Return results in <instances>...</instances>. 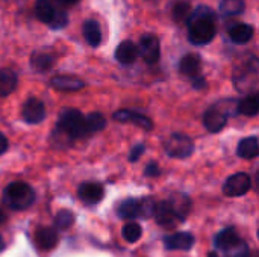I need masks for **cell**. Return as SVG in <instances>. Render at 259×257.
<instances>
[{"mask_svg":"<svg viewBox=\"0 0 259 257\" xmlns=\"http://www.w3.org/2000/svg\"><path fill=\"white\" fill-rule=\"evenodd\" d=\"M238 156L243 159H255L259 153V142L256 136H249L244 138L240 144H238V150H237Z\"/></svg>","mask_w":259,"mask_h":257,"instance_id":"603a6c76","label":"cell"},{"mask_svg":"<svg viewBox=\"0 0 259 257\" xmlns=\"http://www.w3.org/2000/svg\"><path fill=\"white\" fill-rule=\"evenodd\" d=\"M103 195H105L103 186L96 182H83L77 188V197L85 204H97L99 201H102Z\"/></svg>","mask_w":259,"mask_h":257,"instance_id":"9c48e42d","label":"cell"},{"mask_svg":"<svg viewBox=\"0 0 259 257\" xmlns=\"http://www.w3.org/2000/svg\"><path fill=\"white\" fill-rule=\"evenodd\" d=\"M226 121H228V115L219 108L217 103L214 106H211L205 112V117H203V124H205L206 130L211 133L220 132L226 126Z\"/></svg>","mask_w":259,"mask_h":257,"instance_id":"30bf717a","label":"cell"},{"mask_svg":"<svg viewBox=\"0 0 259 257\" xmlns=\"http://www.w3.org/2000/svg\"><path fill=\"white\" fill-rule=\"evenodd\" d=\"M153 208H155L153 200H150V198L140 200V217L149 218L150 215H153Z\"/></svg>","mask_w":259,"mask_h":257,"instance_id":"e575fe53","label":"cell"},{"mask_svg":"<svg viewBox=\"0 0 259 257\" xmlns=\"http://www.w3.org/2000/svg\"><path fill=\"white\" fill-rule=\"evenodd\" d=\"M259 111V97L256 92L247 94L246 98L238 101V114L247 115V117H255Z\"/></svg>","mask_w":259,"mask_h":257,"instance_id":"d4e9b609","label":"cell"},{"mask_svg":"<svg viewBox=\"0 0 259 257\" xmlns=\"http://www.w3.org/2000/svg\"><path fill=\"white\" fill-rule=\"evenodd\" d=\"M253 62L243 70H238L237 74H234V85L240 92H256V85H258V64L256 59H252Z\"/></svg>","mask_w":259,"mask_h":257,"instance_id":"5b68a950","label":"cell"},{"mask_svg":"<svg viewBox=\"0 0 259 257\" xmlns=\"http://www.w3.org/2000/svg\"><path fill=\"white\" fill-rule=\"evenodd\" d=\"M137 58H138V48L137 44L132 41H123L115 50V59L123 65H129L135 62Z\"/></svg>","mask_w":259,"mask_h":257,"instance_id":"9a60e30c","label":"cell"},{"mask_svg":"<svg viewBox=\"0 0 259 257\" xmlns=\"http://www.w3.org/2000/svg\"><path fill=\"white\" fill-rule=\"evenodd\" d=\"M153 217L156 220V223L162 227H175L176 223H178V218L170 206L168 201H159V203H155V208H153Z\"/></svg>","mask_w":259,"mask_h":257,"instance_id":"8fae6325","label":"cell"},{"mask_svg":"<svg viewBox=\"0 0 259 257\" xmlns=\"http://www.w3.org/2000/svg\"><path fill=\"white\" fill-rule=\"evenodd\" d=\"M244 0H222L220 2V12L228 17H235L244 12Z\"/></svg>","mask_w":259,"mask_h":257,"instance_id":"f1b7e54d","label":"cell"},{"mask_svg":"<svg viewBox=\"0 0 259 257\" xmlns=\"http://www.w3.org/2000/svg\"><path fill=\"white\" fill-rule=\"evenodd\" d=\"M144 145L143 144H138V145H135L134 148H132V151H131V155H129V161L131 162H135V161H138L141 156H143V153H144Z\"/></svg>","mask_w":259,"mask_h":257,"instance_id":"74e56055","label":"cell"},{"mask_svg":"<svg viewBox=\"0 0 259 257\" xmlns=\"http://www.w3.org/2000/svg\"><path fill=\"white\" fill-rule=\"evenodd\" d=\"M194 80H193V86H194V89H202V88H205L206 86V80L199 74V76H196V77H193Z\"/></svg>","mask_w":259,"mask_h":257,"instance_id":"f35d334b","label":"cell"},{"mask_svg":"<svg viewBox=\"0 0 259 257\" xmlns=\"http://www.w3.org/2000/svg\"><path fill=\"white\" fill-rule=\"evenodd\" d=\"M5 250V242H3V239H2V236H0V253Z\"/></svg>","mask_w":259,"mask_h":257,"instance_id":"7bdbcfd3","label":"cell"},{"mask_svg":"<svg viewBox=\"0 0 259 257\" xmlns=\"http://www.w3.org/2000/svg\"><path fill=\"white\" fill-rule=\"evenodd\" d=\"M208 257H220V256H219L217 253H214V251H212V253H209V254H208Z\"/></svg>","mask_w":259,"mask_h":257,"instance_id":"ee69618b","label":"cell"},{"mask_svg":"<svg viewBox=\"0 0 259 257\" xmlns=\"http://www.w3.org/2000/svg\"><path fill=\"white\" fill-rule=\"evenodd\" d=\"M52 141H53V144L55 145H58V147H68V145H71V142L74 141L70 135H67L64 130H61L59 127H56L53 132H52Z\"/></svg>","mask_w":259,"mask_h":257,"instance_id":"836d02e7","label":"cell"},{"mask_svg":"<svg viewBox=\"0 0 259 257\" xmlns=\"http://www.w3.org/2000/svg\"><path fill=\"white\" fill-rule=\"evenodd\" d=\"M118 217L123 220H134L140 217V200L129 198L118 206Z\"/></svg>","mask_w":259,"mask_h":257,"instance_id":"484cf974","label":"cell"},{"mask_svg":"<svg viewBox=\"0 0 259 257\" xmlns=\"http://www.w3.org/2000/svg\"><path fill=\"white\" fill-rule=\"evenodd\" d=\"M114 120L118 121V123H134L140 127H143L144 130H152L153 129V124L150 121V118L141 115V114H137L134 111H127V109H121L118 112L114 114Z\"/></svg>","mask_w":259,"mask_h":257,"instance_id":"4fadbf2b","label":"cell"},{"mask_svg":"<svg viewBox=\"0 0 259 257\" xmlns=\"http://www.w3.org/2000/svg\"><path fill=\"white\" fill-rule=\"evenodd\" d=\"M74 215L70 211H59L55 217V227L59 230H67L73 226Z\"/></svg>","mask_w":259,"mask_h":257,"instance_id":"1f68e13d","label":"cell"},{"mask_svg":"<svg viewBox=\"0 0 259 257\" xmlns=\"http://www.w3.org/2000/svg\"><path fill=\"white\" fill-rule=\"evenodd\" d=\"M164 148L170 158L175 159H185L193 155L194 151V142L190 136L184 133H173L170 138L164 142Z\"/></svg>","mask_w":259,"mask_h":257,"instance_id":"277c9868","label":"cell"},{"mask_svg":"<svg viewBox=\"0 0 259 257\" xmlns=\"http://www.w3.org/2000/svg\"><path fill=\"white\" fill-rule=\"evenodd\" d=\"M153 2H155V0H153Z\"/></svg>","mask_w":259,"mask_h":257,"instance_id":"f6af8a7d","label":"cell"},{"mask_svg":"<svg viewBox=\"0 0 259 257\" xmlns=\"http://www.w3.org/2000/svg\"><path fill=\"white\" fill-rule=\"evenodd\" d=\"M61 130H64L67 135H70L73 139L76 138H82L87 135V129H85V117L80 111L74 109V108H67L59 114V120H58V126Z\"/></svg>","mask_w":259,"mask_h":257,"instance_id":"3957f363","label":"cell"},{"mask_svg":"<svg viewBox=\"0 0 259 257\" xmlns=\"http://www.w3.org/2000/svg\"><path fill=\"white\" fill-rule=\"evenodd\" d=\"M191 14V5L187 0H178L171 6V17L176 23H187Z\"/></svg>","mask_w":259,"mask_h":257,"instance_id":"4316f807","label":"cell"},{"mask_svg":"<svg viewBox=\"0 0 259 257\" xmlns=\"http://www.w3.org/2000/svg\"><path fill=\"white\" fill-rule=\"evenodd\" d=\"M67 23H68L67 14H65L64 11H56V15H55V18H53L50 27H52V29H61V27L67 26Z\"/></svg>","mask_w":259,"mask_h":257,"instance_id":"d590c367","label":"cell"},{"mask_svg":"<svg viewBox=\"0 0 259 257\" xmlns=\"http://www.w3.org/2000/svg\"><path fill=\"white\" fill-rule=\"evenodd\" d=\"M82 32H83V38L85 41L91 45V47H97L102 41V32H100V26L97 21L94 20H87L83 23V27H82Z\"/></svg>","mask_w":259,"mask_h":257,"instance_id":"44dd1931","label":"cell"},{"mask_svg":"<svg viewBox=\"0 0 259 257\" xmlns=\"http://www.w3.org/2000/svg\"><path fill=\"white\" fill-rule=\"evenodd\" d=\"M50 83L53 88L61 91H77L83 88V82L74 76H55Z\"/></svg>","mask_w":259,"mask_h":257,"instance_id":"d6986e66","label":"cell"},{"mask_svg":"<svg viewBox=\"0 0 259 257\" xmlns=\"http://www.w3.org/2000/svg\"><path fill=\"white\" fill-rule=\"evenodd\" d=\"M226 257H249V245L243 241L238 239L232 247L225 250Z\"/></svg>","mask_w":259,"mask_h":257,"instance_id":"d6a6232c","label":"cell"},{"mask_svg":"<svg viewBox=\"0 0 259 257\" xmlns=\"http://www.w3.org/2000/svg\"><path fill=\"white\" fill-rule=\"evenodd\" d=\"M30 64H32V67H33L36 71H47V70L53 65V58H52L49 53L35 52V53L32 55Z\"/></svg>","mask_w":259,"mask_h":257,"instance_id":"f546056e","label":"cell"},{"mask_svg":"<svg viewBox=\"0 0 259 257\" xmlns=\"http://www.w3.org/2000/svg\"><path fill=\"white\" fill-rule=\"evenodd\" d=\"M178 221H185V218L188 217L190 211H191V200L188 195L185 194H173L171 198L168 200Z\"/></svg>","mask_w":259,"mask_h":257,"instance_id":"5bb4252c","label":"cell"},{"mask_svg":"<svg viewBox=\"0 0 259 257\" xmlns=\"http://www.w3.org/2000/svg\"><path fill=\"white\" fill-rule=\"evenodd\" d=\"M23 120L29 124H38L44 120L46 117V108L44 103L35 97H30L26 100V103L23 105V111H21Z\"/></svg>","mask_w":259,"mask_h":257,"instance_id":"ba28073f","label":"cell"},{"mask_svg":"<svg viewBox=\"0 0 259 257\" xmlns=\"http://www.w3.org/2000/svg\"><path fill=\"white\" fill-rule=\"evenodd\" d=\"M164 245L167 250H181V251H187L194 245V238L191 233L187 232H179L170 236H165L164 239Z\"/></svg>","mask_w":259,"mask_h":257,"instance_id":"7c38bea8","label":"cell"},{"mask_svg":"<svg viewBox=\"0 0 259 257\" xmlns=\"http://www.w3.org/2000/svg\"><path fill=\"white\" fill-rule=\"evenodd\" d=\"M138 48V55L147 62V64H155L158 62L159 56H161V45H159V39L156 35L153 33H146L140 38V42L137 45Z\"/></svg>","mask_w":259,"mask_h":257,"instance_id":"8992f818","label":"cell"},{"mask_svg":"<svg viewBox=\"0 0 259 257\" xmlns=\"http://www.w3.org/2000/svg\"><path fill=\"white\" fill-rule=\"evenodd\" d=\"M159 174H161V170H159L158 164H155V162H150L146 167V170H144V176L146 177H158Z\"/></svg>","mask_w":259,"mask_h":257,"instance_id":"8d00e7d4","label":"cell"},{"mask_svg":"<svg viewBox=\"0 0 259 257\" xmlns=\"http://www.w3.org/2000/svg\"><path fill=\"white\" fill-rule=\"evenodd\" d=\"M121 235H123V239H124V241L134 244V242H137V241L141 238L143 229H141V226L137 224V223H129V224H126V226L123 227Z\"/></svg>","mask_w":259,"mask_h":257,"instance_id":"4dcf8cb0","label":"cell"},{"mask_svg":"<svg viewBox=\"0 0 259 257\" xmlns=\"http://www.w3.org/2000/svg\"><path fill=\"white\" fill-rule=\"evenodd\" d=\"M238 239H240V238H238V233L235 232V229H234V227H228V229L222 230V232L215 236L214 245H215L219 250H223V251H225L226 248L232 247Z\"/></svg>","mask_w":259,"mask_h":257,"instance_id":"cb8c5ba5","label":"cell"},{"mask_svg":"<svg viewBox=\"0 0 259 257\" xmlns=\"http://www.w3.org/2000/svg\"><path fill=\"white\" fill-rule=\"evenodd\" d=\"M35 241L42 250H52L58 244V235L52 227H41L35 233Z\"/></svg>","mask_w":259,"mask_h":257,"instance_id":"ac0fdd59","label":"cell"},{"mask_svg":"<svg viewBox=\"0 0 259 257\" xmlns=\"http://www.w3.org/2000/svg\"><path fill=\"white\" fill-rule=\"evenodd\" d=\"M255 35V29L252 24H246V23H238L235 26H232L229 29V38L235 42V44H246L249 42Z\"/></svg>","mask_w":259,"mask_h":257,"instance_id":"2e32d148","label":"cell"},{"mask_svg":"<svg viewBox=\"0 0 259 257\" xmlns=\"http://www.w3.org/2000/svg\"><path fill=\"white\" fill-rule=\"evenodd\" d=\"M106 126V120L100 112H91L90 115L85 117V129H87V135L90 133H96L102 129H105Z\"/></svg>","mask_w":259,"mask_h":257,"instance_id":"83f0119b","label":"cell"},{"mask_svg":"<svg viewBox=\"0 0 259 257\" xmlns=\"http://www.w3.org/2000/svg\"><path fill=\"white\" fill-rule=\"evenodd\" d=\"M6 220H8V217H6V214H5V212H3V211L0 209V224H3V223H5Z\"/></svg>","mask_w":259,"mask_h":257,"instance_id":"b9f144b4","label":"cell"},{"mask_svg":"<svg viewBox=\"0 0 259 257\" xmlns=\"http://www.w3.org/2000/svg\"><path fill=\"white\" fill-rule=\"evenodd\" d=\"M202 70V59L197 55H185L179 62V71L184 76L196 77L200 74Z\"/></svg>","mask_w":259,"mask_h":257,"instance_id":"e0dca14e","label":"cell"},{"mask_svg":"<svg viewBox=\"0 0 259 257\" xmlns=\"http://www.w3.org/2000/svg\"><path fill=\"white\" fill-rule=\"evenodd\" d=\"M59 3H62V5H74V3H77L79 0H58Z\"/></svg>","mask_w":259,"mask_h":257,"instance_id":"60d3db41","label":"cell"},{"mask_svg":"<svg viewBox=\"0 0 259 257\" xmlns=\"http://www.w3.org/2000/svg\"><path fill=\"white\" fill-rule=\"evenodd\" d=\"M250 186H252L250 176L246 173H237L225 182L223 194L228 197H241L249 192Z\"/></svg>","mask_w":259,"mask_h":257,"instance_id":"52a82bcc","label":"cell"},{"mask_svg":"<svg viewBox=\"0 0 259 257\" xmlns=\"http://www.w3.org/2000/svg\"><path fill=\"white\" fill-rule=\"evenodd\" d=\"M188 39L194 45L209 44L217 33V21L214 12L208 6H199L191 11L188 20Z\"/></svg>","mask_w":259,"mask_h":257,"instance_id":"6da1fadb","label":"cell"},{"mask_svg":"<svg viewBox=\"0 0 259 257\" xmlns=\"http://www.w3.org/2000/svg\"><path fill=\"white\" fill-rule=\"evenodd\" d=\"M35 15L39 21L46 24H52L55 15H56V8L50 0H36L35 3Z\"/></svg>","mask_w":259,"mask_h":257,"instance_id":"ffe728a7","label":"cell"},{"mask_svg":"<svg viewBox=\"0 0 259 257\" xmlns=\"http://www.w3.org/2000/svg\"><path fill=\"white\" fill-rule=\"evenodd\" d=\"M8 150V139L6 136L0 132V155H3Z\"/></svg>","mask_w":259,"mask_h":257,"instance_id":"ab89813d","label":"cell"},{"mask_svg":"<svg viewBox=\"0 0 259 257\" xmlns=\"http://www.w3.org/2000/svg\"><path fill=\"white\" fill-rule=\"evenodd\" d=\"M17 74L9 68H0V97L9 95L17 88Z\"/></svg>","mask_w":259,"mask_h":257,"instance_id":"7402d4cb","label":"cell"},{"mask_svg":"<svg viewBox=\"0 0 259 257\" xmlns=\"http://www.w3.org/2000/svg\"><path fill=\"white\" fill-rule=\"evenodd\" d=\"M35 201L33 189L24 182H12L3 191V203L12 211H24Z\"/></svg>","mask_w":259,"mask_h":257,"instance_id":"7a4b0ae2","label":"cell"}]
</instances>
